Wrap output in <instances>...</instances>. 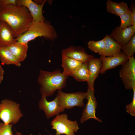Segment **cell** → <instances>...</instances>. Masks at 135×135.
<instances>
[{
	"label": "cell",
	"instance_id": "ac0fdd59",
	"mask_svg": "<svg viewBox=\"0 0 135 135\" xmlns=\"http://www.w3.org/2000/svg\"><path fill=\"white\" fill-rule=\"evenodd\" d=\"M62 64L63 68L62 72L65 75H70L76 71L82 65V62L62 55Z\"/></svg>",
	"mask_w": 135,
	"mask_h": 135
},
{
	"label": "cell",
	"instance_id": "ba28073f",
	"mask_svg": "<svg viewBox=\"0 0 135 135\" xmlns=\"http://www.w3.org/2000/svg\"><path fill=\"white\" fill-rule=\"evenodd\" d=\"M94 90H91L88 87L86 98L87 102L83 109L80 120L82 123L90 118H93L102 122V120L96 117V109L97 106L96 98L94 95Z\"/></svg>",
	"mask_w": 135,
	"mask_h": 135
},
{
	"label": "cell",
	"instance_id": "5bb4252c",
	"mask_svg": "<svg viewBox=\"0 0 135 135\" xmlns=\"http://www.w3.org/2000/svg\"><path fill=\"white\" fill-rule=\"evenodd\" d=\"M88 63L89 72V76L87 82L88 87L91 90H94V82L100 73L102 67V62L100 58H94Z\"/></svg>",
	"mask_w": 135,
	"mask_h": 135
},
{
	"label": "cell",
	"instance_id": "d6986e66",
	"mask_svg": "<svg viewBox=\"0 0 135 135\" xmlns=\"http://www.w3.org/2000/svg\"><path fill=\"white\" fill-rule=\"evenodd\" d=\"M106 10L118 16L130 11L127 4L124 2H116L108 0L106 3Z\"/></svg>",
	"mask_w": 135,
	"mask_h": 135
},
{
	"label": "cell",
	"instance_id": "f1b7e54d",
	"mask_svg": "<svg viewBox=\"0 0 135 135\" xmlns=\"http://www.w3.org/2000/svg\"><path fill=\"white\" fill-rule=\"evenodd\" d=\"M4 71L1 66L0 65V84L3 80Z\"/></svg>",
	"mask_w": 135,
	"mask_h": 135
},
{
	"label": "cell",
	"instance_id": "4dcf8cb0",
	"mask_svg": "<svg viewBox=\"0 0 135 135\" xmlns=\"http://www.w3.org/2000/svg\"><path fill=\"white\" fill-rule=\"evenodd\" d=\"M2 9V8H1L0 6V11Z\"/></svg>",
	"mask_w": 135,
	"mask_h": 135
},
{
	"label": "cell",
	"instance_id": "44dd1931",
	"mask_svg": "<svg viewBox=\"0 0 135 135\" xmlns=\"http://www.w3.org/2000/svg\"><path fill=\"white\" fill-rule=\"evenodd\" d=\"M70 76L73 77L78 82H87L89 76L88 62L83 63L78 69Z\"/></svg>",
	"mask_w": 135,
	"mask_h": 135
},
{
	"label": "cell",
	"instance_id": "d4e9b609",
	"mask_svg": "<svg viewBox=\"0 0 135 135\" xmlns=\"http://www.w3.org/2000/svg\"><path fill=\"white\" fill-rule=\"evenodd\" d=\"M12 124H6L0 123V135H14L12 130Z\"/></svg>",
	"mask_w": 135,
	"mask_h": 135
},
{
	"label": "cell",
	"instance_id": "7c38bea8",
	"mask_svg": "<svg viewBox=\"0 0 135 135\" xmlns=\"http://www.w3.org/2000/svg\"><path fill=\"white\" fill-rule=\"evenodd\" d=\"M62 55L80 61L83 63L88 62L94 58L92 55L87 54L84 48L80 46H71L62 50Z\"/></svg>",
	"mask_w": 135,
	"mask_h": 135
},
{
	"label": "cell",
	"instance_id": "3957f363",
	"mask_svg": "<svg viewBox=\"0 0 135 135\" xmlns=\"http://www.w3.org/2000/svg\"><path fill=\"white\" fill-rule=\"evenodd\" d=\"M55 29L49 22H37L33 20L27 30L21 36L15 38L18 42H28L40 36L53 41L57 37Z\"/></svg>",
	"mask_w": 135,
	"mask_h": 135
},
{
	"label": "cell",
	"instance_id": "7a4b0ae2",
	"mask_svg": "<svg viewBox=\"0 0 135 135\" xmlns=\"http://www.w3.org/2000/svg\"><path fill=\"white\" fill-rule=\"evenodd\" d=\"M68 77L59 69L52 72L40 70L37 81L41 86L40 91L42 95L50 96L56 90L65 87Z\"/></svg>",
	"mask_w": 135,
	"mask_h": 135
},
{
	"label": "cell",
	"instance_id": "e0dca14e",
	"mask_svg": "<svg viewBox=\"0 0 135 135\" xmlns=\"http://www.w3.org/2000/svg\"><path fill=\"white\" fill-rule=\"evenodd\" d=\"M105 48L104 56H111L121 54L122 46L110 36L106 35L104 38Z\"/></svg>",
	"mask_w": 135,
	"mask_h": 135
},
{
	"label": "cell",
	"instance_id": "ffe728a7",
	"mask_svg": "<svg viewBox=\"0 0 135 135\" xmlns=\"http://www.w3.org/2000/svg\"><path fill=\"white\" fill-rule=\"evenodd\" d=\"M0 59L3 63L20 66V62L13 55L7 46H0Z\"/></svg>",
	"mask_w": 135,
	"mask_h": 135
},
{
	"label": "cell",
	"instance_id": "2e32d148",
	"mask_svg": "<svg viewBox=\"0 0 135 135\" xmlns=\"http://www.w3.org/2000/svg\"><path fill=\"white\" fill-rule=\"evenodd\" d=\"M6 46L20 62L26 58L28 49V43L17 41Z\"/></svg>",
	"mask_w": 135,
	"mask_h": 135
},
{
	"label": "cell",
	"instance_id": "4316f807",
	"mask_svg": "<svg viewBox=\"0 0 135 135\" xmlns=\"http://www.w3.org/2000/svg\"><path fill=\"white\" fill-rule=\"evenodd\" d=\"M12 5H16V0H0V6L2 8Z\"/></svg>",
	"mask_w": 135,
	"mask_h": 135
},
{
	"label": "cell",
	"instance_id": "484cf974",
	"mask_svg": "<svg viewBox=\"0 0 135 135\" xmlns=\"http://www.w3.org/2000/svg\"><path fill=\"white\" fill-rule=\"evenodd\" d=\"M133 97L132 102L126 106V112L132 116H135V88H133Z\"/></svg>",
	"mask_w": 135,
	"mask_h": 135
},
{
	"label": "cell",
	"instance_id": "4fadbf2b",
	"mask_svg": "<svg viewBox=\"0 0 135 135\" xmlns=\"http://www.w3.org/2000/svg\"><path fill=\"white\" fill-rule=\"evenodd\" d=\"M100 58L102 62V67L100 72L102 74H104L108 70L122 65L128 60L122 52L120 54L111 56H101Z\"/></svg>",
	"mask_w": 135,
	"mask_h": 135
},
{
	"label": "cell",
	"instance_id": "52a82bcc",
	"mask_svg": "<svg viewBox=\"0 0 135 135\" xmlns=\"http://www.w3.org/2000/svg\"><path fill=\"white\" fill-rule=\"evenodd\" d=\"M122 65L119 72L121 80L126 89L132 90L135 88V59L134 56Z\"/></svg>",
	"mask_w": 135,
	"mask_h": 135
},
{
	"label": "cell",
	"instance_id": "83f0119b",
	"mask_svg": "<svg viewBox=\"0 0 135 135\" xmlns=\"http://www.w3.org/2000/svg\"><path fill=\"white\" fill-rule=\"evenodd\" d=\"M132 20V25L135 26V7L134 6L132 7L131 10H130Z\"/></svg>",
	"mask_w": 135,
	"mask_h": 135
},
{
	"label": "cell",
	"instance_id": "f546056e",
	"mask_svg": "<svg viewBox=\"0 0 135 135\" xmlns=\"http://www.w3.org/2000/svg\"><path fill=\"white\" fill-rule=\"evenodd\" d=\"M14 135H22V133L20 132L16 131V133Z\"/></svg>",
	"mask_w": 135,
	"mask_h": 135
},
{
	"label": "cell",
	"instance_id": "9a60e30c",
	"mask_svg": "<svg viewBox=\"0 0 135 135\" xmlns=\"http://www.w3.org/2000/svg\"><path fill=\"white\" fill-rule=\"evenodd\" d=\"M1 22L0 46H6L16 42L10 27L5 22Z\"/></svg>",
	"mask_w": 135,
	"mask_h": 135
},
{
	"label": "cell",
	"instance_id": "cb8c5ba5",
	"mask_svg": "<svg viewBox=\"0 0 135 135\" xmlns=\"http://www.w3.org/2000/svg\"><path fill=\"white\" fill-rule=\"evenodd\" d=\"M119 16L121 20L120 27L124 28L132 25L130 10Z\"/></svg>",
	"mask_w": 135,
	"mask_h": 135
},
{
	"label": "cell",
	"instance_id": "6da1fadb",
	"mask_svg": "<svg viewBox=\"0 0 135 135\" xmlns=\"http://www.w3.org/2000/svg\"><path fill=\"white\" fill-rule=\"evenodd\" d=\"M0 20L9 25L16 38L27 30L33 20L26 7L12 5L2 8L0 11Z\"/></svg>",
	"mask_w": 135,
	"mask_h": 135
},
{
	"label": "cell",
	"instance_id": "277c9868",
	"mask_svg": "<svg viewBox=\"0 0 135 135\" xmlns=\"http://www.w3.org/2000/svg\"><path fill=\"white\" fill-rule=\"evenodd\" d=\"M20 105L12 101L5 99L0 103V119L6 124H16L22 114Z\"/></svg>",
	"mask_w": 135,
	"mask_h": 135
},
{
	"label": "cell",
	"instance_id": "8992f818",
	"mask_svg": "<svg viewBox=\"0 0 135 135\" xmlns=\"http://www.w3.org/2000/svg\"><path fill=\"white\" fill-rule=\"evenodd\" d=\"M86 96V92H83L67 93L59 90L56 97L61 107L64 109H70L76 106L83 107V100Z\"/></svg>",
	"mask_w": 135,
	"mask_h": 135
},
{
	"label": "cell",
	"instance_id": "7402d4cb",
	"mask_svg": "<svg viewBox=\"0 0 135 135\" xmlns=\"http://www.w3.org/2000/svg\"><path fill=\"white\" fill-rule=\"evenodd\" d=\"M88 44V48L92 51L99 54L101 56H104L105 48L104 38L97 41H90Z\"/></svg>",
	"mask_w": 135,
	"mask_h": 135
},
{
	"label": "cell",
	"instance_id": "9c48e42d",
	"mask_svg": "<svg viewBox=\"0 0 135 135\" xmlns=\"http://www.w3.org/2000/svg\"><path fill=\"white\" fill-rule=\"evenodd\" d=\"M46 2L44 0L41 5L38 4L32 0H16V5L26 7L28 10L34 20L44 22L46 21L42 14L44 5Z\"/></svg>",
	"mask_w": 135,
	"mask_h": 135
},
{
	"label": "cell",
	"instance_id": "1f68e13d",
	"mask_svg": "<svg viewBox=\"0 0 135 135\" xmlns=\"http://www.w3.org/2000/svg\"><path fill=\"white\" fill-rule=\"evenodd\" d=\"M1 21L0 20V25H1Z\"/></svg>",
	"mask_w": 135,
	"mask_h": 135
},
{
	"label": "cell",
	"instance_id": "5b68a950",
	"mask_svg": "<svg viewBox=\"0 0 135 135\" xmlns=\"http://www.w3.org/2000/svg\"><path fill=\"white\" fill-rule=\"evenodd\" d=\"M51 126L52 129L56 130L55 135H75L79 129L77 122L68 119V115L65 114L56 116L51 121Z\"/></svg>",
	"mask_w": 135,
	"mask_h": 135
},
{
	"label": "cell",
	"instance_id": "8fae6325",
	"mask_svg": "<svg viewBox=\"0 0 135 135\" xmlns=\"http://www.w3.org/2000/svg\"><path fill=\"white\" fill-rule=\"evenodd\" d=\"M135 26L123 28L116 27L109 36L122 46L126 44L135 34Z\"/></svg>",
	"mask_w": 135,
	"mask_h": 135
},
{
	"label": "cell",
	"instance_id": "603a6c76",
	"mask_svg": "<svg viewBox=\"0 0 135 135\" xmlns=\"http://www.w3.org/2000/svg\"><path fill=\"white\" fill-rule=\"evenodd\" d=\"M123 53L128 58L133 56L135 52V34L132 36L129 42L122 46Z\"/></svg>",
	"mask_w": 135,
	"mask_h": 135
},
{
	"label": "cell",
	"instance_id": "30bf717a",
	"mask_svg": "<svg viewBox=\"0 0 135 135\" xmlns=\"http://www.w3.org/2000/svg\"><path fill=\"white\" fill-rule=\"evenodd\" d=\"M46 97L42 95L39 104V107L45 112L47 118H49L58 114L64 112L65 109L60 105L57 97L51 101H48Z\"/></svg>",
	"mask_w": 135,
	"mask_h": 135
}]
</instances>
